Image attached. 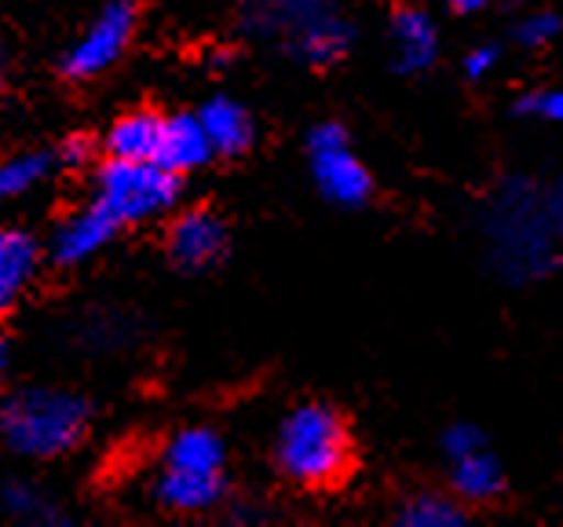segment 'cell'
<instances>
[{
	"mask_svg": "<svg viewBox=\"0 0 563 527\" xmlns=\"http://www.w3.org/2000/svg\"><path fill=\"white\" fill-rule=\"evenodd\" d=\"M55 154L52 151H30V154H11L0 158V198H19L30 187H37L41 179H48L55 169Z\"/></svg>",
	"mask_w": 563,
	"mask_h": 527,
	"instance_id": "obj_18",
	"label": "cell"
},
{
	"mask_svg": "<svg viewBox=\"0 0 563 527\" xmlns=\"http://www.w3.org/2000/svg\"><path fill=\"white\" fill-rule=\"evenodd\" d=\"M272 30L311 66H330L352 44V26L336 15L330 0H278L272 8Z\"/></svg>",
	"mask_w": 563,
	"mask_h": 527,
	"instance_id": "obj_5",
	"label": "cell"
},
{
	"mask_svg": "<svg viewBox=\"0 0 563 527\" xmlns=\"http://www.w3.org/2000/svg\"><path fill=\"white\" fill-rule=\"evenodd\" d=\"M4 77H8V52L0 48V85H4Z\"/></svg>",
	"mask_w": 563,
	"mask_h": 527,
	"instance_id": "obj_28",
	"label": "cell"
},
{
	"mask_svg": "<svg viewBox=\"0 0 563 527\" xmlns=\"http://www.w3.org/2000/svg\"><path fill=\"white\" fill-rule=\"evenodd\" d=\"M399 524L407 527H457L465 524V509L446 495H413L399 509Z\"/></svg>",
	"mask_w": 563,
	"mask_h": 527,
	"instance_id": "obj_19",
	"label": "cell"
},
{
	"mask_svg": "<svg viewBox=\"0 0 563 527\" xmlns=\"http://www.w3.org/2000/svg\"><path fill=\"white\" fill-rule=\"evenodd\" d=\"M165 245L176 267L201 272V267L217 264L223 250H228V228L212 209H187L173 220Z\"/></svg>",
	"mask_w": 563,
	"mask_h": 527,
	"instance_id": "obj_8",
	"label": "cell"
},
{
	"mask_svg": "<svg viewBox=\"0 0 563 527\" xmlns=\"http://www.w3.org/2000/svg\"><path fill=\"white\" fill-rule=\"evenodd\" d=\"M494 63H498V48H494V44H483V48H472L465 55V74L483 77L487 70H494Z\"/></svg>",
	"mask_w": 563,
	"mask_h": 527,
	"instance_id": "obj_25",
	"label": "cell"
},
{
	"mask_svg": "<svg viewBox=\"0 0 563 527\" xmlns=\"http://www.w3.org/2000/svg\"><path fill=\"white\" fill-rule=\"evenodd\" d=\"M118 217L107 206H99L92 198L85 209H77L74 217L59 223V231L52 234V261L59 267L85 264L88 256H96L103 245L118 234Z\"/></svg>",
	"mask_w": 563,
	"mask_h": 527,
	"instance_id": "obj_9",
	"label": "cell"
},
{
	"mask_svg": "<svg viewBox=\"0 0 563 527\" xmlns=\"http://www.w3.org/2000/svg\"><path fill=\"white\" fill-rule=\"evenodd\" d=\"M479 447H487L483 443V432L476 429V425H450V429L443 432V451L446 458H461V454H468V451H479Z\"/></svg>",
	"mask_w": 563,
	"mask_h": 527,
	"instance_id": "obj_22",
	"label": "cell"
},
{
	"mask_svg": "<svg viewBox=\"0 0 563 527\" xmlns=\"http://www.w3.org/2000/svg\"><path fill=\"white\" fill-rule=\"evenodd\" d=\"M154 495L173 513H206L220 506L223 498V473H198V469H173L157 476Z\"/></svg>",
	"mask_w": 563,
	"mask_h": 527,
	"instance_id": "obj_12",
	"label": "cell"
},
{
	"mask_svg": "<svg viewBox=\"0 0 563 527\" xmlns=\"http://www.w3.org/2000/svg\"><path fill=\"white\" fill-rule=\"evenodd\" d=\"M201 125H206V136L212 143V154L220 158H239L253 147V118L250 110L234 99H209L206 107L198 110Z\"/></svg>",
	"mask_w": 563,
	"mask_h": 527,
	"instance_id": "obj_14",
	"label": "cell"
},
{
	"mask_svg": "<svg viewBox=\"0 0 563 527\" xmlns=\"http://www.w3.org/2000/svg\"><path fill=\"white\" fill-rule=\"evenodd\" d=\"M88 432V399L66 388H22L0 403V440L22 458H59Z\"/></svg>",
	"mask_w": 563,
	"mask_h": 527,
	"instance_id": "obj_2",
	"label": "cell"
},
{
	"mask_svg": "<svg viewBox=\"0 0 563 527\" xmlns=\"http://www.w3.org/2000/svg\"><path fill=\"white\" fill-rule=\"evenodd\" d=\"M88 158H92V143H88L85 136H70V140H66L63 147H59V154H55V162H59V165H70V169H74V165H85Z\"/></svg>",
	"mask_w": 563,
	"mask_h": 527,
	"instance_id": "obj_24",
	"label": "cell"
},
{
	"mask_svg": "<svg viewBox=\"0 0 563 527\" xmlns=\"http://www.w3.org/2000/svg\"><path fill=\"white\" fill-rule=\"evenodd\" d=\"M520 110L545 118V121H563V88H549V92L527 96L523 103H520Z\"/></svg>",
	"mask_w": 563,
	"mask_h": 527,
	"instance_id": "obj_23",
	"label": "cell"
},
{
	"mask_svg": "<svg viewBox=\"0 0 563 527\" xmlns=\"http://www.w3.org/2000/svg\"><path fill=\"white\" fill-rule=\"evenodd\" d=\"M308 154H311V173L314 184L336 206H363L374 190L369 169L352 154L347 132L336 121H322L311 129L308 136Z\"/></svg>",
	"mask_w": 563,
	"mask_h": 527,
	"instance_id": "obj_7",
	"label": "cell"
},
{
	"mask_svg": "<svg viewBox=\"0 0 563 527\" xmlns=\"http://www.w3.org/2000/svg\"><path fill=\"white\" fill-rule=\"evenodd\" d=\"M162 125L165 114L157 110H129L121 114L107 132V154L121 162H154L157 158V143H162Z\"/></svg>",
	"mask_w": 563,
	"mask_h": 527,
	"instance_id": "obj_13",
	"label": "cell"
},
{
	"mask_svg": "<svg viewBox=\"0 0 563 527\" xmlns=\"http://www.w3.org/2000/svg\"><path fill=\"white\" fill-rule=\"evenodd\" d=\"M96 201L118 217V223H143L168 212L179 201V176L157 162L110 158L96 179Z\"/></svg>",
	"mask_w": 563,
	"mask_h": 527,
	"instance_id": "obj_4",
	"label": "cell"
},
{
	"mask_svg": "<svg viewBox=\"0 0 563 527\" xmlns=\"http://www.w3.org/2000/svg\"><path fill=\"white\" fill-rule=\"evenodd\" d=\"M494 261L509 278H534L553 267L563 234V179L553 187L509 184L487 212Z\"/></svg>",
	"mask_w": 563,
	"mask_h": 527,
	"instance_id": "obj_1",
	"label": "cell"
},
{
	"mask_svg": "<svg viewBox=\"0 0 563 527\" xmlns=\"http://www.w3.org/2000/svg\"><path fill=\"white\" fill-rule=\"evenodd\" d=\"M4 506L26 524H63V513L55 509V502L26 480H15V484L4 487Z\"/></svg>",
	"mask_w": 563,
	"mask_h": 527,
	"instance_id": "obj_20",
	"label": "cell"
},
{
	"mask_svg": "<svg viewBox=\"0 0 563 527\" xmlns=\"http://www.w3.org/2000/svg\"><path fill=\"white\" fill-rule=\"evenodd\" d=\"M446 4L454 8V11H465V15H468V11H479V8H487L490 0H446Z\"/></svg>",
	"mask_w": 563,
	"mask_h": 527,
	"instance_id": "obj_26",
	"label": "cell"
},
{
	"mask_svg": "<svg viewBox=\"0 0 563 527\" xmlns=\"http://www.w3.org/2000/svg\"><path fill=\"white\" fill-rule=\"evenodd\" d=\"M275 458L292 484L311 491L336 487L352 469V436L333 407L303 403L282 421Z\"/></svg>",
	"mask_w": 563,
	"mask_h": 527,
	"instance_id": "obj_3",
	"label": "cell"
},
{
	"mask_svg": "<svg viewBox=\"0 0 563 527\" xmlns=\"http://www.w3.org/2000/svg\"><path fill=\"white\" fill-rule=\"evenodd\" d=\"M165 465L198 469V473H223V440L212 429H184L165 447Z\"/></svg>",
	"mask_w": 563,
	"mask_h": 527,
	"instance_id": "obj_16",
	"label": "cell"
},
{
	"mask_svg": "<svg viewBox=\"0 0 563 527\" xmlns=\"http://www.w3.org/2000/svg\"><path fill=\"white\" fill-rule=\"evenodd\" d=\"M4 370H8V344L0 338V377H4Z\"/></svg>",
	"mask_w": 563,
	"mask_h": 527,
	"instance_id": "obj_27",
	"label": "cell"
},
{
	"mask_svg": "<svg viewBox=\"0 0 563 527\" xmlns=\"http://www.w3.org/2000/svg\"><path fill=\"white\" fill-rule=\"evenodd\" d=\"M391 44H396V63L399 70L418 74L428 70L439 55V37L432 19L418 8H399L391 19Z\"/></svg>",
	"mask_w": 563,
	"mask_h": 527,
	"instance_id": "obj_15",
	"label": "cell"
},
{
	"mask_svg": "<svg viewBox=\"0 0 563 527\" xmlns=\"http://www.w3.org/2000/svg\"><path fill=\"white\" fill-rule=\"evenodd\" d=\"M132 33H136V0H110L74 41V48L63 55V77L66 81H92V77L110 70L121 59V52L129 48Z\"/></svg>",
	"mask_w": 563,
	"mask_h": 527,
	"instance_id": "obj_6",
	"label": "cell"
},
{
	"mask_svg": "<svg viewBox=\"0 0 563 527\" xmlns=\"http://www.w3.org/2000/svg\"><path fill=\"white\" fill-rule=\"evenodd\" d=\"M41 250L22 228H0V322H4L37 275Z\"/></svg>",
	"mask_w": 563,
	"mask_h": 527,
	"instance_id": "obj_10",
	"label": "cell"
},
{
	"mask_svg": "<svg viewBox=\"0 0 563 527\" xmlns=\"http://www.w3.org/2000/svg\"><path fill=\"white\" fill-rule=\"evenodd\" d=\"M212 158V143L206 136L198 114H165L162 143H157V165H165L168 173L187 176L201 169Z\"/></svg>",
	"mask_w": 563,
	"mask_h": 527,
	"instance_id": "obj_11",
	"label": "cell"
},
{
	"mask_svg": "<svg viewBox=\"0 0 563 527\" xmlns=\"http://www.w3.org/2000/svg\"><path fill=\"white\" fill-rule=\"evenodd\" d=\"M450 465H454V491L461 498L468 502H487L501 491V465L498 458H494L487 447H479V451H468L461 458H450Z\"/></svg>",
	"mask_w": 563,
	"mask_h": 527,
	"instance_id": "obj_17",
	"label": "cell"
},
{
	"mask_svg": "<svg viewBox=\"0 0 563 527\" xmlns=\"http://www.w3.org/2000/svg\"><path fill=\"white\" fill-rule=\"evenodd\" d=\"M560 33V19L553 11H534V15H527L520 26H516V41L527 44V48H542Z\"/></svg>",
	"mask_w": 563,
	"mask_h": 527,
	"instance_id": "obj_21",
	"label": "cell"
}]
</instances>
